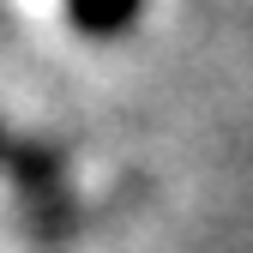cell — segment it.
Listing matches in <instances>:
<instances>
[{
	"mask_svg": "<svg viewBox=\"0 0 253 253\" xmlns=\"http://www.w3.org/2000/svg\"><path fill=\"white\" fill-rule=\"evenodd\" d=\"M67 6H73V24L90 37H121L139 18V0H67Z\"/></svg>",
	"mask_w": 253,
	"mask_h": 253,
	"instance_id": "cell-1",
	"label": "cell"
}]
</instances>
